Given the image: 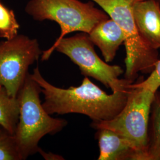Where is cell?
Returning <instances> with one entry per match:
<instances>
[{
	"label": "cell",
	"mask_w": 160,
	"mask_h": 160,
	"mask_svg": "<svg viewBox=\"0 0 160 160\" xmlns=\"http://www.w3.org/2000/svg\"><path fill=\"white\" fill-rule=\"evenodd\" d=\"M156 92L138 82L132 83L120 113L112 120L92 122V127L114 131L131 143L137 152L138 160H147L149 115Z\"/></svg>",
	"instance_id": "3957f363"
},
{
	"label": "cell",
	"mask_w": 160,
	"mask_h": 160,
	"mask_svg": "<svg viewBox=\"0 0 160 160\" xmlns=\"http://www.w3.org/2000/svg\"><path fill=\"white\" fill-rule=\"evenodd\" d=\"M88 34L94 45L102 52L106 62L114 59L119 48L125 41L123 32L111 18L98 23Z\"/></svg>",
	"instance_id": "9c48e42d"
},
{
	"label": "cell",
	"mask_w": 160,
	"mask_h": 160,
	"mask_svg": "<svg viewBox=\"0 0 160 160\" xmlns=\"http://www.w3.org/2000/svg\"><path fill=\"white\" fill-rule=\"evenodd\" d=\"M39 42L23 34L0 42V86L17 97L30 65L42 54Z\"/></svg>",
	"instance_id": "52a82bcc"
},
{
	"label": "cell",
	"mask_w": 160,
	"mask_h": 160,
	"mask_svg": "<svg viewBox=\"0 0 160 160\" xmlns=\"http://www.w3.org/2000/svg\"><path fill=\"white\" fill-rule=\"evenodd\" d=\"M139 85L148 88L152 92H157L160 87V58L155 63L154 69L148 77L145 80L138 82Z\"/></svg>",
	"instance_id": "9a60e30c"
},
{
	"label": "cell",
	"mask_w": 160,
	"mask_h": 160,
	"mask_svg": "<svg viewBox=\"0 0 160 160\" xmlns=\"http://www.w3.org/2000/svg\"><path fill=\"white\" fill-rule=\"evenodd\" d=\"M98 160H138L137 152L131 143L114 131L108 129H97Z\"/></svg>",
	"instance_id": "30bf717a"
},
{
	"label": "cell",
	"mask_w": 160,
	"mask_h": 160,
	"mask_svg": "<svg viewBox=\"0 0 160 160\" xmlns=\"http://www.w3.org/2000/svg\"><path fill=\"white\" fill-rule=\"evenodd\" d=\"M40 86L45 96L43 107L48 114L79 113L88 116L93 122L113 119L123 109L129 87L125 90L108 94L87 77L78 87L59 88L48 82L36 67L31 74Z\"/></svg>",
	"instance_id": "6da1fadb"
},
{
	"label": "cell",
	"mask_w": 160,
	"mask_h": 160,
	"mask_svg": "<svg viewBox=\"0 0 160 160\" xmlns=\"http://www.w3.org/2000/svg\"><path fill=\"white\" fill-rule=\"evenodd\" d=\"M55 50L67 56L79 67L83 75L101 82L112 92L125 90L133 83L125 78H119L123 72L120 67L109 65L99 58L87 33L82 32L63 38L55 46L42 52V60H48Z\"/></svg>",
	"instance_id": "8992f818"
},
{
	"label": "cell",
	"mask_w": 160,
	"mask_h": 160,
	"mask_svg": "<svg viewBox=\"0 0 160 160\" xmlns=\"http://www.w3.org/2000/svg\"><path fill=\"white\" fill-rule=\"evenodd\" d=\"M132 14L138 33L146 45L160 48V0H137Z\"/></svg>",
	"instance_id": "ba28073f"
},
{
	"label": "cell",
	"mask_w": 160,
	"mask_h": 160,
	"mask_svg": "<svg viewBox=\"0 0 160 160\" xmlns=\"http://www.w3.org/2000/svg\"><path fill=\"white\" fill-rule=\"evenodd\" d=\"M117 23L125 36V78L134 82L138 73H151L159 59L158 51L145 43L138 33L132 14L137 0H92Z\"/></svg>",
	"instance_id": "277c9868"
},
{
	"label": "cell",
	"mask_w": 160,
	"mask_h": 160,
	"mask_svg": "<svg viewBox=\"0 0 160 160\" xmlns=\"http://www.w3.org/2000/svg\"><path fill=\"white\" fill-rule=\"evenodd\" d=\"M20 116V102L18 97L10 96L0 86V126L14 135Z\"/></svg>",
	"instance_id": "8fae6325"
},
{
	"label": "cell",
	"mask_w": 160,
	"mask_h": 160,
	"mask_svg": "<svg viewBox=\"0 0 160 160\" xmlns=\"http://www.w3.org/2000/svg\"><path fill=\"white\" fill-rule=\"evenodd\" d=\"M148 129L147 160H160V93L157 92L151 107Z\"/></svg>",
	"instance_id": "7c38bea8"
},
{
	"label": "cell",
	"mask_w": 160,
	"mask_h": 160,
	"mask_svg": "<svg viewBox=\"0 0 160 160\" xmlns=\"http://www.w3.org/2000/svg\"><path fill=\"white\" fill-rule=\"evenodd\" d=\"M0 160H23L14 135L0 126Z\"/></svg>",
	"instance_id": "5bb4252c"
},
{
	"label": "cell",
	"mask_w": 160,
	"mask_h": 160,
	"mask_svg": "<svg viewBox=\"0 0 160 160\" xmlns=\"http://www.w3.org/2000/svg\"><path fill=\"white\" fill-rule=\"evenodd\" d=\"M19 28L14 12L4 6L0 0V38L12 39L18 34Z\"/></svg>",
	"instance_id": "4fadbf2b"
},
{
	"label": "cell",
	"mask_w": 160,
	"mask_h": 160,
	"mask_svg": "<svg viewBox=\"0 0 160 160\" xmlns=\"http://www.w3.org/2000/svg\"><path fill=\"white\" fill-rule=\"evenodd\" d=\"M41 92L40 86L29 74L17 96L20 116L14 136L22 160L39 152L38 145L42 138L62 131L68 123L47 113L40 101Z\"/></svg>",
	"instance_id": "7a4b0ae2"
},
{
	"label": "cell",
	"mask_w": 160,
	"mask_h": 160,
	"mask_svg": "<svg viewBox=\"0 0 160 160\" xmlns=\"http://www.w3.org/2000/svg\"><path fill=\"white\" fill-rule=\"evenodd\" d=\"M25 11L35 20H51L59 25L61 34L52 46L72 32L88 34L98 23L109 18L104 10L79 0H30Z\"/></svg>",
	"instance_id": "5b68a950"
}]
</instances>
